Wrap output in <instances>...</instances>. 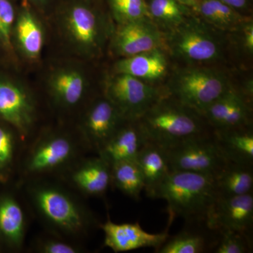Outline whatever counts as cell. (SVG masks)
Listing matches in <instances>:
<instances>
[{
  "instance_id": "1",
  "label": "cell",
  "mask_w": 253,
  "mask_h": 253,
  "mask_svg": "<svg viewBox=\"0 0 253 253\" xmlns=\"http://www.w3.org/2000/svg\"><path fill=\"white\" fill-rule=\"evenodd\" d=\"M49 15L75 56L92 61L107 52L115 23L104 0H57Z\"/></svg>"
},
{
  "instance_id": "2",
  "label": "cell",
  "mask_w": 253,
  "mask_h": 253,
  "mask_svg": "<svg viewBox=\"0 0 253 253\" xmlns=\"http://www.w3.org/2000/svg\"><path fill=\"white\" fill-rule=\"evenodd\" d=\"M163 48L174 65L214 66L234 71L228 33L193 14L174 31L163 33Z\"/></svg>"
},
{
  "instance_id": "3",
  "label": "cell",
  "mask_w": 253,
  "mask_h": 253,
  "mask_svg": "<svg viewBox=\"0 0 253 253\" xmlns=\"http://www.w3.org/2000/svg\"><path fill=\"white\" fill-rule=\"evenodd\" d=\"M139 121L148 141L164 149L214 131L201 113L169 94L158 100Z\"/></svg>"
},
{
  "instance_id": "4",
  "label": "cell",
  "mask_w": 253,
  "mask_h": 253,
  "mask_svg": "<svg viewBox=\"0 0 253 253\" xmlns=\"http://www.w3.org/2000/svg\"><path fill=\"white\" fill-rule=\"evenodd\" d=\"M219 197L214 178L199 173L172 171L158 188L154 199L167 202L169 217L185 222L207 221Z\"/></svg>"
},
{
  "instance_id": "5",
  "label": "cell",
  "mask_w": 253,
  "mask_h": 253,
  "mask_svg": "<svg viewBox=\"0 0 253 253\" xmlns=\"http://www.w3.org/2000/svg\"><path fill=\"white\" fill-rule=\"evenodd\" d=\"M235 83L227 68L174 65L165 86L169 96L201 113Z\"/></svg>"
},
{
  "instance_id": "6",
  "label": "cell",
  "mask_w": 253,
  "mask_h": 253,
  "mask_svg": "<svg viewBox=\"0 0 253 253\" xmlns=\"http://www.w3.org/2000/svg\"><path fill=\"white\" fill-rule=\"evenodd\" d=\"M28 196L42 219L59 234L78 236L94 224L91 213L59 186L46 183L33 184L28 187Z\"/></svg>"
},
{
  "instance_id": "7",
  "label": "cell",
  "mask_w": 253,
  "mask_h": 253,
  "mask_svg": "<svg viewBox=\"0 0 253 253\" xmlns=\"http://www.w3.org/2000/svg\"><path fill=\"white\" fill-rule=\"evenodd\" d=\"M102 93L126 120H139L168 94L165 85H153L129 75L111 72L104 79Z\"/></svg>"
},
{
  "instance_id": "8",
  "label": "cell",
  "mask_w": 253,
  "mask_h": 253,
  "mask_svg": "<svg viewBox=\"0 0 253 253\" xmlns=\"http://www.w3.org/2000/svg\"><path fill=\"white\" fill-rule=\"evenodd\" d=\"M170 172L186 171L215 177L229 162L214 131L165 149Z\"/></svg>"
},
{
  "instance_id": "9",
  "label": "cell",
  "mask_w": 253,
  "mask_h": 253,
  "mask_svg": "<svg viewBox=\"0 0 253 253\" xmlns=\"http://www.w3.org/2000/svg\"><path fill=\"white\" fill-rule=\"evenodd\" d=\"M90 80L81 65L61 63L50 71L46 79V89L50 99L57 109L70 111L87 99Z\"/></svg>"
},
{
  "instance_id": "10",
  "label": "cell",
  "mask_w": 253,
  "mask_h": 253,
  "mask_svg": "<svg viewBox=\"0 0 253 253\" xmlns=\"http://www.w3.org/2000/svg\"><path fill=\"white\" fill-rule=\"evenodd\" d=\"M77 152L72 136L62 131H49L31 148L25 161L24 172L29 176L54 172L72 162Z\"/></svg>"
},
{
  "instance_id": "11",
  "label": "cell",
  "mask_w": 253,
  "mask_h": 253,
  "mask_svg": "<svg viewBox=\"0 0 253 253\" xmlns=\"http://www.w3.org/2000/svg\"><path fill=\"white\" fill-rule=\"evenodd\" d=\"M38 118L34 95L24 83L0 79V119L13 128L23 139L31 134Z\"/></svg>"
},
{
  "instance_id": "12",
  "label": "cell",
  "mask_w": 253,
  "mask_h": 253,
  "mask_svg": "<svg viewBox=\"0 0 253 253\" xmlns=\"http://www.w3.org/2000/svg\"><path fill=\"white\" fill-rule=\"evenodd\" d=\"M253 99L236 82L201 114L214 131L253 127Z\"/></svg>"
},
{
  "instance_id": "13",
  "label": "cell",
  "mask_w": 253,
  "mask_h": 253,
  "mask_svg": "<svg viewBox=\"0 0 253 253\" xmlns=\"http://www.w3.org/2000/svg\"><path fill=\"white\" fill-rule=\"evenodd\" d=\"M164 35L149 17L115 24L107 52L122 59L157 48H163Z\"/></svg>"
},
{
  "instance_id": "14",
  "label": "cell",
  "mask_w": 253,
  "mask_h": 253,
  "mask_svg": "<svg viewBox=\"0 0 253 253\" xmlns=\"http://www.w3.org/2000/svg\"><path fill=\"white\" fill-rule=\"evenodd\" d=\"M113 103L102 92L86 105L80 123L84 143L99 152L125 121Z\"/></svg>"
},
{
  "instance_id": "15",
  "label": "cell",
  "mask_w": 253,
  "mask_h": 253,
  "mask_svg": "<svg viewBox=\"0 0 253 253\" xmlns=\"http://www.w3.org/2000/svg\"><path fill=\"white\" fill-rule=\"evenodd\" d=\"M42 15L26 1H20L17 6L13 27V46L28 62L39 61L44 49L45 29Z\"/></svg>"
},
{
  "instance_id": "16",
  "label": "cell",
  "mask_w": 253,
  "mask_h": 253,
  "mask_svg": "<svg viewBox=\"0 0 253 253\" xmlns=\"http://www.w3.org/2000/svg\"><path fill=\"white\" fill-rule=\"evenodd\" d=\"M174 67L164 48L116 59L110 72L124 73L156 86H164Z\"/></svg>"
},
{
  "instance_id": "17",
  "label": "cell",
  "mask_w": 253,
  "mask_h": 253,
  "mask_svg": "<svg viewBox=\"0 0 253 253\" xmlns=\"http://www.w3.org/2000/svg\"><path fill=\"white\" fill-rule=\"evenodd\" d=\"M207 221L219 231H239L253 235V193L229 197L219 196Z\"/></svg>"
},
{
  "instance_id": "18",
  "label": "cell",
  "mask_w": 253,
  "mask_h": 253,
  "mask_svg": "<svg viewBox=\"0 0 253 253\" xmlns=\"http://www.w3.org/2000/svg\"><path fill=\"white\" fill-rule=\"evenodd\" d=\"M104 231L105 247L115 253L127 252L143 248H154L157 251L169 238L168 227L159 234L146 232L138 222L116 224L108 218L100 226Z\"/></svg>"
},
{
  "instance_id": "19",
  "label": "cell",
  "mask_w": 253,
  "mask_h": 253,
  "mask_svg": "<svg viewBox=\"0 0 253 253\" xmlns=\"http://www.w3.org/2000/svg\"><path fill=\"white\" fill-rule=\"evenodd\" d=\"M220 236V231L210 226L207 221L185 222L182 230L169 236L156 253H214Z\"/></svg>"
},
{
  "instance_id": "20",
  "label": "cell",
  "mask_w": 253,
  "mask_h": 253,
  "mask_svg": "<svg viewBox=\"0 0 253 253\" xmlns=\"http://www.w3.org/2000/svg\"><path fill=\"white\" fill-rule=\"evenodd\" d=\"M139 120H125L98 155L110 166L125 161H134L148 142Z\"/></svg>"
},
{
  "instance_id": "21",
  "label": "cell",
  "mask_w": 253,
  "mask_h": 253,
  "mask_svg": "<svg viewBox=\"0 0 253 253\" xmlns=\"http://www.w3.org/2000/svg\"><path fill=\"white\" fill-rule=\"evenodd\" d=\"M70 181L87 196L100 197L111 185V166L98 156L82 161L70 172Z\"/></svg>"
},
{
  "instance_id": "22",
  "label": "cell",
  "mask_w": 253,
  "mask_h": 253,
  "mask_svg": "<svg viewBox=\"0 0 253 253\" xmlns=\"http://www.w3.org/2000/svg\"><path fill=\"white\" fill-rule=\"evenodd\" d=\"M144 182L148 197L154 199L158 188L170 173L166 151L158 145L148 141L135 159Z\"/></svg>"
},
{
  "instance_id": "23",
  "label": "cell",
  "mask_w": 253,
  "mask_h": 253,
  "mask_svg": "<svg viewBox=\"0 0 253 253\" xmlns=\"http://www.w3.org/2000/svg\"><path fill=\"white\" fill-rule=\"evenodd\" d=\"M194 10L195 14L218 31L231 33L253 19L220 0H200Z\"/></svg>"
},
{
  "instance_id": "24",
  "label": "cell",
  "mask_w": 253,
  "mask_h": 253,
  "mask_svg": "<svg viewBox=\"0 0 253 253\" xmlns=\"http://www.w3.org/2000/svg\"><path fill=\"white\" fill-rule=\"evenodd\" d=\"M214 181L220 197L253 193V165L229 161L214 177Z\"/></svg>"
},
{
  "instance_id": "25",
  "label": "cell",
  "mask_w": 253,
  "mask_h": 253,
  "mask_svg": "<svg viewBox=\"0 0 253 253\" xmlns=\"http://www.w3.org/2000/svg\"><path fill=\"white\" fill-rule=\"evenodd\" d=\"M214 133L219 147L229 161L253 165V127Z\"/></svg>"
},
{
  "instance_id": "26",
  "label": "cell",
  "mask_w": 253,
  "mask_h": 253,
  "mask_svg": "<svg viewBox=\"0 0 253 253\" xmlns=\"http://www.w3.org/2000/svg\"><path fill=\"white\" fill-rule=\"evenodd\" d=\"M26 219L21 205L11 196L0 199V234L13 247H21L26 235Z\"/></svg>"
},
{
  "instance_id": "27",
  "label": "cell",
  "mask_w": 253,
  "mask_h": 253,
  "mask_svg": "<svg viewBox=\"0 0 253 253\" xmlns=\"http://www.w3.org/2000/svg\"><path fill=\"white\" fill-rule=\"evenodd\" d=\"M150 19L163 33L174 31L188 18L194 10L176 0H146Z\"/></svg>"
},
{
  "instance_id": "28",
  "label": "cell",
  "mask_w": 253,
  "mask_h": 253,
  "mask_svg": "<svg viewBox=\"0 0 253 253\" xmlns=\"http://www.w3.org/2000/svg\"><path fill=\"white\" fill-rule=\"evenodd\" d=\"M111 168V185L131 199L139 201L144 182L135 160L114 163Z\"/></svg>"
},
{
  "instance_id": "29",
  "label": "cell",
  "mask_w": 253,
  "mask_h": 253,
  "mask_svg": "<svg viewBox=\"0 0 253 253\" xmlns=\"http://www.w3.org/2000/svg\"><path fill=\"white\" fill-rule=\"evenodd\" d=\"M115 24L149 17L146 0H104Z\"/></svg>"
},
{
  "instance_id": "30",
  "label": "cell",
  "mask_w": 253,
  "mask_h": 253,
  "mask_svg": "<svg viewBox=\"0 0 253 253\" xmlns=\"http://www.w3.org/2000/svg\"><path fill=\"white\" fill-rule=\"evenodd\" d=\"M228 35L234 60L253 59V19L245 23L237 31Z\"/></svg>"
},
{
  "instance_id": "31",
  "label": "cell",
  "mask_w": 253,
  "mask_h": 253,
  "mask_svg": "<svg viewBox=\"0 0 253 253\" xmlns=\"http://www.w3.org/2000/svg\"><path fill=\"white\" fill-rule=\"evenodd\" d=\"M220 239L214 253H248L252 252L253 235L239 231H219Z\"/></svg>"
},
{
  "instance_id": "32",
  "label": "cell",
  "mask_w": 253,
  "mask_h": 253,
  "mask_svg": "<svg viewBox=\"0 0 253 253\" xmlns=\"http://www.w3.org/2000/svg\"><path fill=\"white\" fill-rule=\"evenodd\" d=\"M17 6L14 0H0V44L6 51H14L12 32Z\"/></svg>"
},
{
  "instance_id": "33",
  "label": "cell",
  "mask_w": 253,
  "mask_h": 253,
  "mask_svg": "<svg viewBox=\"0 0 253 253\" xmlns=\"http://www.w3.org/2000/svg\"><path fill=\"white\" fill-rule=\"evenodd\" d=\"M16 139L11 129L0 126V173L6 172L12 166Z\"/></svg>"
},
{
  "instance_id": "34",
  "label": "cell",
  "mask_w": 253,
  "mask_h": 253,
  "mask_svg": "<svg viewBox=\"0 0 253 253\" xmlns=\"http://www.w3.org/2000/svg\"><path fill=\"white\" fill-rule=\"evenodd\" d=\"M36 250L41 253H78L81 249L62 240L44 239L38 241Z\"/></svg>"
},
{
  "instance_id": "35",
  "label": "cell",
  "mask_w": 253,
  "mask_h": 253,
  "mask_svg": "<svg viewBox=\"0 0 253 253\" xmlns=\"http://www.w3.org/2000/svg\"><path fill=\"white\" fill-rule=\"evenodd\" d=\"M246 16H253V0H220Z\"/></svg>"
},
{
  "instance_id": "36",
  "label": "cell",
  "mask_w": 253,
  "mask_h": 253,
  "mask_svg": "<svg viewBox=\"0 0 253 253\" xmlns=\"http://www.w3.org/2000/svg\"><path fill=\"white\" fill-rule=\"evenodd\" d=\"M26 1L38 10L42 15H47L51 13L57 0H19Z\"/></svg>"
},
{
  "instance_id": "37",
  "label": "cell",
  "mask_w": 253,
  "mask_h": 253,
  "mask_svg": "<svg viewBox=\"0 0 253 253\" xmlns=\"http://www.w3.org/2000/svg\"><path fill=\"white\" fill-rule=\"evenodd\" d=\"M176 1H179V2L181 3L182 4L185 5L188 7L194 9L199 4L200 0H176Z\"/></svg>"
}]
</instances>
